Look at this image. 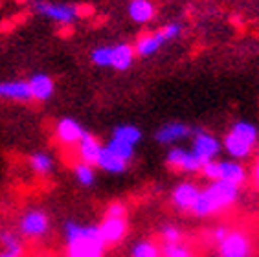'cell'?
Returning a JSON list of instances; mask_svg holds the SVG:
<instances>
[{
    "label": "cell",
    "instance_id": "1",
    "mask_svg": "<svg viewBox=\"0 0 259 257\" xmlns=\"http://www.w3.org/2000/svg\"><path fill=\"white\" fill-rule=\"evenodd\" d=\"M66 257H105L107 244L101 239L98 224L66 221L63 226Z\"/></svg>",
    "mask_w": 259,
    "mask_h": 257
},
{
    "label": "cell",
    "instance_id": "2",
    "mask_svg": "<svg viewBox=\"0 0 259 257\" xmlns=\"http://www.w3.org/2000/svg\"><path fill=\"white\" fill-rule=\"evenodd\" d=\"M239 193H241V188L232 186V184H228V182H223V180L209 182L206 188L200 189V195H199V198H197V202H195L191 213L199 219L219 215V213L230 209L237 202Z\"/></svg>",
    "mask_w": 259,
    "mask_h": 257
},
{
    "label": "cell",
    "instance_id": "3",
    "mask_svg": "<svg viewBox=\"0 0 259 257\" xmlns=\"http://www.w3.org/2000/svg\"><path fill=\"white\" fill-rule=\"evenodd\" d=\"M37 15L57 22V24H75L81 17V8L68 2H52V0H33L31 4Z\"/></svg>",
    "mask_w": 259,
    "mask_h": 257
},
{
    "label": "cell",
    "instance_id": "4",
    "mask_svg": "<svg viewBox=\"0 0 259 257\" xmlns=\"http://www.w3.org/2000/svg\"><path fill=\"white\" fill-rule=\"evenodd\" d=\"M17 232L22 239L39 241L50 232V217L42 208H28L22 211L17 223Z\"/></svg>",
    "mask_w": 259,
    "mask_h": 257
},
{
    "label": "cell",
    "instance_id": "5",
    "mask_svg": "<svg viewBox=\"0 0 259 257\" xmlns=\"http://www.w3.org/2000/svg\"><path fill=\"white\" fill-rule=\"evenodd\" d=\"M191 151L197 158L204 165L209 160H217V156L223 151V142H221L215 134L208 133L206 128L193 127V134H191Z\"/></svg>",
    "mask_w": 259,
    "mask_h": 257
},
{
    "label": "cell",
    "instance_id": "6",
    "mask_svg": "<svg viewBox=\"0 0 259 257\" xmlns=\"http://www.w3.org/2000/svg\"><path fill=\"white\" fill-rule=\"evenodd\" d=\"M217 246V257H250L252 253V241H250L248 233L243 230H232L226 233V237L221 242L215 244Z\"/></svg>",
    "mask_w": 259,
    "mask_h": 257
},
{
    "label": "cell",
    "instance_id": "7",
    "mask_svg": "<svg viewBox=\"0 0 259 257\" xmlns=\"http://www.w3.org/2000/svg\"><path fill=\"white\" fill-rule=\"evenodd\" d=\"M165 162H167V165H169L171 169H177V171L186 173V175L200 173V169H202V162L195 156L191 149L177 147V145L167 151Z\"/></svg>",
    "mask_w": 259,
    "mask_h": 257
},
{
    "label": "cell",
    "instance_id": "8",
    "mask_svg": "<svg viewBox=\"0 0 259 257\" xmlns=\"http://www.w3.org/2000/svg\"><path fill=\"white\" fill-rule=\"evenodd\" d=\"M200 186L190 180H184V182L177 184L171 191V204L175 206V209L184 213H191L195 202L200 195Z\"/></svg>",
    "mask_w": 259,
    "mask_h": 257
},
{
    "label": "cell",
    "instance_id": "9",
    "mask_svg": "<svg viewBox=\"0 0 259 257\" xmlns=\"http://www.w3.org/2000/svg\"><path fill=\"white\" fill-rule=\"evenodd\" d=\"M98 228H100L101 239L105 241V244L107 246H116L127 237L129 221H127V217H103V221L98 224Z\"/></svg>",
    "mask_w": 259,
    "mask_h": 257
},
{
    "label": "cell",
    "instance_id": "10",
    "mask_svg": "<svg viewBox=\"0 0 259 257\" xmlns=\"http://www.w3.org/2000/svg\"><path fill=\"white\" fill-rule=\"evenodd\" d=\"M85 133L87 128L77 119L70 118V116L57 119V123H55V138L59 140V144L66 145V147L79 144L81 138L85 136Z\"/></svg>",
    "mask_w": 259,
    "mask_h": 257
},
{
    "label": "cell",
    "instance_id": "11",
    "mask_svg": "<svg viewBox=\"0 0 259 257\" xmlns=\"http://www.w3.org/2000/svg\"><path fill=\"white\" fill-rule=\"evenodd\" d=\"M28 87H30L31 99L39 101V103L50 101L55 94V81L46 72H35V74H31L28 77Z\"/></svg>",
    "mask_w": 259,
    "mask_h": 257
},
{
    "label": "cell",
    "instance_id": "12",
    "mask_svg": "<svg viewBox=\"0 0 259 257\" xmlns=\"http://www.w3.org/2000/svg\"><path fill=\"white\" fill-rule=\"evenodd\" d=\"M193 134V127H190L184 121H169L158 127L155 133V140L162 145H173L177 142H182L186 138H191Z\"/></svg>",
    "mask_w": 259,
    "mask_h": 257
},
{
    "label": "cell",
    "instance_id": "13",
    "mask_svg": "<svg viewBox=\"0 0 259 257\" xmlns=\"http://www.w3.org/2000/svg\"><path fill=\"white\" fill-rule=\"evenodd\" d=\"M0 98L8 99V101H17V103H28V101H31L28 79L0 81Z\"/></svg>",
    "mask_w": 259,
    "mask_h": 257
},
{
    "label": "cell",
    "instance_id": "14",
    "mask_svg": "<svg viewBox=\"0 0 259 257\" xmlns=\"http://www.w3.org/2000/svg\"><path fill=\"white\" fill-rule=\"evenodd\" d=\"M254 147L255 145H252L250 142H246V140H243L241 136L234 134L232 131H228V133L225 134V138H223V149L228 153L230 158L237 160V162L248 158L250 154L254 153Z\"/></svg>",
    "mask_w": 259,
    "mask_h": 257
},
{
    "label": "cell",
    "instance_id": "15",
    "mask_svg": "<svg viewBox=\"0 0 259 257\" xmlns=\"http://www.w3.org/2000/svg\"><path fill=\"white\" fill-rule=\"evenodd\" d=\"M219 165H221L219 180L232 184V186H237V188L246 184L248 171H246V167L241 162H237V160H219Z\"/></svg>",
    "mask_w": 259,
    "mask_h": 257
},
{
    "label": "cell",
    "instance_id": "16",
    "mask_svg": "<svg viewBox=\"0 0 259 257\" xmlns=\"http://www.w3.org/2000/svg\"><path fill=\"white\" fill-rule=\"evenodd\" d=\"M103 145L98 138H96L94 134L89 133L87 131L85 136L81 138V142L77 144V158L79 162H85V163H90V165H94L98 163V158H100V153Z\"/></svg>",
    "mask_w": 259,
    "mask_h": 257
},
{
    "label": "cell",
    "instance_id": "17",
    "mask_svg": "<svg viewBox=\"0 0 259 257\" xmlns=\"http://www.w3.org/2000/svg\"><path fill=\"white\" fill-rule=\"evenodd\" d=\"M127 15L136 24H147L155 19L156 6L151 0H131L127 4Z\"/></svg>",
    "mask_w": 259,
    "mask_h": 257
},
{
    "label": "cell",
    "instance_id": "18",
    "mask_svg": "<svg viewBox=\"0 0 259 257\" xmlns=\"http://www.w3.org/2000/svg\"><path fill=\"white\" fill-rule=\"evenodd\" d=\"M135 46L129 42H118L112 45V70L116 72H125L135 63Z\"/></svg>",
    "mask_w": 259,
    "mask_h": 257
},
{
    "label": "cell",
    "instance_id": "19",
    "mask_svg": "<svg viewBox=\"0 0 259 257\" xmlns=\"http://www.w3.org/2000/svg\"><path fill=\"white\" fill-rule=\"evenodd\" d=\"M133 46H135L136 57H144L145 59V57H153V55L164 46V42H162V39H160V35L156 33V31H153V33L140 35L138 40H136Z\"/></svg>",
    "mask_w": 259,
    "mask_h": 257
},
{
    "label": "cell",
    "instance_id": "20",
    "mask_svg": "<svg viewBox=\"0 0 259 257\" xmlns=\"http://www.w3.org/2000/svg\"><path fill=\"white\" fill-rule=\"evenodd\" d=\"M96 167H100L101 171H105V173H109V175H123L125 171H127V167H129V163L123 162L121 158H118L114 153H110L109 149L103 145Z\"/></svg>",
    "mask_w": 259,
    "mask_h": 257
},
{
    "label": "cell",
    "instance_id": "21",
    "mask_svg": "<svg viewBox=\"0 0 259 257\" xmlns=\"http://www.w3.org/2000/svg\"><path fill=\"white\" fill-rule=\"evenodd\" d=\"M0 248H2V252L22 257V253H24V239L20 237L19 232L11 230V228H0Z\"/></svg>",
    "mask_w": 259,
    "mask_h": 257
},
{
    "label": "cell",
    "instance_id": "22",
    "mask_svg": "<svg viewBox=\"0 0 259 257\" xmlns=\"http://www.w3.org/2000/svg\"><path fill=\"white\" fill-rule=\"evenodd\" d=\"M110 138L118 140V142H123V144H129V145H133V147H136V145L142 142L144 134H142L140 127H136V125H133V123H120V125H116V127L112 128V134H110Z\"/></svg>",
    "mask_w": 259,
    "mask_h": 257
},
{
    "label": "cell",
    "instance_id": "23",
    "mask_svg": "<svg viewBox=\"0 0 259 257\" xmlns=\"http://www.w3.org/2000/svg\"><path fill=\"white\" fill-rule=\"evenodd\" d=\"M30 169L37 177H48L54 171V156L46 151H35L28 156Z\"/></svg>",
    "mask_w": 259,
    "mask_h": 257
},
{
    "label": "cell",
    "instance_id": "24",
    "mask_svg": "<svg viewBox=\"0 0 259 257\" xmlns=\"http://www.w3.org/2000/svg\"><path fill=\"white\" fill-rule=\"evenodd\" d=\"M74 178L77 180V184L79 186H83V188H92L96 184V167L94 165H90V163H85V162H77L74 163Z\"/></svg>",
    "mask_w": 259,
    "mask_h": 257
},
{
    "label": "cell",
    "instance_id": "25",
    "mask_svg": "<svg viewBox=\"0 0 259 257\" xmlns=\"http://www.w3.org/2000/svg\"><path fill=\"white\" fill-rule=\"evenodd\" d=\"M131 257H162V246L151 239H142L131 246Z\"/></svg>",
    "mask_w": 259,
    "mask_h": 257
},
{
    "label": "cell",
    "instance_id": "26",
    "mask_svg": "<svg viewBox=\"0 0 259 257\" xmlns=\"http://www.w3.org/2000/svg\"><path fill=\"white\" fill-rule=\"evenodd\" d=\"M90 61L98 68H112V45L96 46L90 52Z\"/></svg>",
    "mask_w": 259,
    "mask_h": 257
},
{
    "label": "cell",
    "instance_id": "27",
    "mask_svg": "<svg viewBox=\"0 0 259 257\" xmlns=\"http://www.w3.org/2000/svg\"><path fill=\"white\" fill-rule=\"evenodd\" d=\"M105 147L109 149L110 153H114L118 158H121L123 162H127V163L135 158V149L136 147H133V145H129V144H123V142H118V140L110 138L109 142L105 144Z\"/></svg>",
    "mask_w": 259,
    "mask_h": 257
},
{
    "label": "cell",
    "instance_id": "28",
    "mask_svg": "<svg viewBox=\"0 0 259 257\" xmlns=\"http://www.w3.org/2000/svg\"><path fill=\"white\" fill-rule=\"evenodd\" d=\"M162 257H197L193 248L188 246L184 241L175 244H162Z\"/></svg>",
    "mask_w": 259,
    "mask_h": 257
},
{
    "label": "cell",
    "instance_id": "29",
    "mask_svg": "<svg viewBox=\"0 0 259 257\" xmlns=\"http://www.w3.org/2000/svg\"><path fill=\"white\" fill-rule=\"evenodd\" d=\"M182 30H184V26L180 24V22H167V24L162 26L160 30H156V33L160 35L162 42L167 45V42H173V40L179 39L180 35H182Z\"/></svg>",
    "mask_w": 259,
    "mask_h": 257
},
{
    "label": "cell",
    "instance_id": "30",
    "mask_svg": "<svg viewBox=\"0 0 259 257\" xmlns=\"http://www.w3.org/2000/svg\"><path fill=\"white\" fill-rule=\"evenodd\" d=\"M160 239L164 244H175V242L184 241V233L177 224H164L160 228Z\"/></svg>",
    "mask_w": 259,
    "mask_h": 257
},
{
    "label": "cell",
    "instance_id": "31",
    "mask_svg": "<svg viewBox=\"0 0 259 257\" xmlns=\"http://www.w3.org/2000/svg\"><path fill=\"white\" fill-rule=\"evenodd\" d=\"M200 173L204 175V178H208L209 182H217L221 175L219 160H209V162H206L204 165H202V169H200Z\"/></svg>",
    "mask_w": 259,
    "mask_h": 257
},
{
    "label": "cell",
    "instance_id": "32",
    "mask_svg": "<svg viewBox=\"0 0 259 257\" xmlns=\"http://www.w3.org/2000/svg\"><path fill=\"white\" fill-rule=\"evenodd\" d=\"M127 204L121 202V200H114V202H110L105 209V217H127Z\"/></svg>",
    "mask_w": 259,
    "mask_h": 257
},
{
    "label": "cell",
    "instance_id": "33",
    "mask_svg": "<svg viewBox=\"0 0 259 257\" xmlns=\"http://www.w3.org/2000/svg\"><path fill=\"white\" fill-rule=\"evenodd\" d=\"M230 232V228L228 226H225V224H221V226H217V228H213L211 230V233H209V239L213 241V244H217V242H221L223 239L226 237V233Z\"/></svg>",
    "mask_w": 259,
    "mask_h": 257
},
{
    "label": "cell",
    "instance_id": "34",
    "mask_svg": "<svg viewBox=\"0 0 259 257\" xmlns=\"http://www.w3.org/2000/svg\"><path fill=\"white\" fill-rule=\"evenodd\" d=\"M254 178H255V182H257V186H259V158H257V162H255V165H254Z\"/></svg>",
    "mask_w": 259,
    "mask_h": 257
},
{
    "label": "cell",
    "instance_id": "35",
    "mask_svg": "<svg viewBox=\"0 0 259 257\" xmlns=\"http://www.w3.org/2000/svg\"><path fill=\"white\" fill-rule=\"evenodd\" d=\"M0 257H19V255H13V253H8V252H2V250H0Z\"/></svg>",
    "mask_w": 259,
    "mask_h": 257
},
{
    "label": "cell",
    "instance_id": "36",
    "mask_svg": "<svg viewBox=\"0 0 259 257\" xmlns=\"http://www.w3.org/2000/svg\"><path fill=\"white\" fill-rule=\"evenodd\" d=\"M257 158H259V154H257Z\"/></svg>",
    "mask_w": 259,
    "mask_h": 257
}]
</instances>
